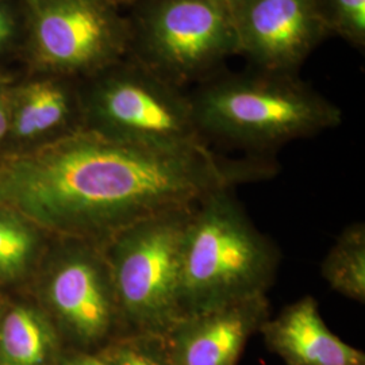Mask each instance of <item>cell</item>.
<instances>
[{
    "label": "cell",
    "instance_id": "1",
    "mask_svg": "<svg viewBox=\"0 0 365 365\" xmlns=\"http://www.w3.org/2000/svg\"><path fill=\"white\" fill-rule=\"evenodd\" d=\"M274 172L264 158H225L207 144L153 146L78 130L1 167L0 200L58 233L110 240Z\"/></svg>",
    "mask_w": 365,
    "mask_h": 365
},
{
    "label": "cell",
    "instance_id": "2",
    "mask_svg": "<svg viewBox=\"0 0 365 365\" xmlns=\"http://www.w3.org/2000/svg\"><path fill=\"white\" fill-rule=\"evenodd\" d=\"M280 250L250 221L233 188L200 199L191 211L182 250V317L265 295Z\"/></svg>",
    "mask_w": 365,
    "mask_h": 365
},
{
    "label": "cell",
    "instance_id": "3",
    "mask_svg": "<svg viewBox=\"0 0 365 365\" xmlns=\"http://www.w3.org/2000/svg\"><path fill=\"white\" fill-rule=\"evenodd\" d=\"M205 138L248 149L274 150L334 129L342 111L292 73L257 71L206 81L190 95Z\"/></svg>",
    "mask_w": 365,
    "mask_h": 365
},
{
    "label": "cell",
    "instance_id": "4",
    "mask_svg": "<svg viewBox=\"0 0 365 365\" xmlns=\"http://www.w3.org/2000/svg\"><path fill=\"white\" fill-rule=\"evenodd\" d=\"M194 206L137 222L110 238L107 261L130 333L164 337L182 318V241Z\"/></svg>",
    "mask_w": 365,
    "mask_h": 365
},
{
    "label": "cell",
    "instance_id": "5",
    "mask_svg": "<svg viewBox=\"0 0 365 365\" xmlns=\"http://www.w3.org/2000/svg\"><path fill=\"white\" fill-rule=\"evenodd\" d=\"M131 34L140 64L179 88L238 53L229 0H146Z\"/></svg>",
    "mask_w": 365,
    "mask_h": 365
},
{
    "label": "cell",
    "instance_id": "6",
    "mask_svg": "<svg viewBox=\"0 0 365 365\" xmlns=\"http://www.w3.org/2000/svg\"><path fill=\"white\" fill-rule=\"evenodd\" d=\"M87 113L108 138L153 146L207 144L197 130L190 95L140 63L108 72L92 87Z\"/></svg>",
    "mask_w": 365,
    "mask_h": 365
},
{
    "label": "cell",
    "instance_id": "7",
    "mask_svg": "<svg viewBox=\"0 0 365 365\" xmlns=\"http://www.w3.org/2000/svg\"><path fill=\"white\" fill-rule=\"evenodd\" d=\"M131 36L108 0H39L34 51L53 72L105 71L128 49Z\"/></svg>",
    "mask_w": 365,
    "mask_h": 365
},
{
    "label": "cell",
    "instance_id": "8",
    "mask_svg": "<svg viewBox=\"0 0 365 365\" xmlns=\"http://www.w3.org/2000/svg\"><path fill=\"white\" fill-rule=\"evenodd\" d=\"M238 53L257 71L295 73L330 34L321 0H229Z\"/></svg>",
    "mask_w": 365,
    "mask_h": 365
},
{
    "label": "cell",
    "instance_id": "9",
    "mask_svg": "<svg viewBox=\"0 0 365 365\" xmlns=\"http://www.w3.org/2000/svg\"><path fill=\"white\" fill-rule=\"evenodd\" d=\"M49 299L83 345L107 339L122 319L110 264L88 252H73L61 260L51 279Z\"/></svg>",
    "mask_w": 365,
    "mask_h": 365
},
{
    "label": "cell",
    "instance_id": "10",
    "mask_svg": "<svg viewBox=\"0 0 365 365\" xmlns=\"http://www.w3.org/2000/svg\"><path fill=\"white\" fill-rule=\"evenodd\" d=\"M269 317L265 295L180 318L164 336L173 365H237Z\"/></svg>",
    "mask_w": 365,
    "mask_h": 365
},
{
    "label": "cell",
    "instance_id": "11",
    "mask_svg": "<svg viewBox=\"0 0 365 365\" xmlns=\"http://www.w3.org/2000/svg\"><path fill=\"white\" fill-rule=\"evenodd\" d=\"M259 331L265 346L286 365H365V353L327 327L310 295L268 317Z\"/></svg>",
    "mask_w": 365,
    "mask_h": 365
},
{
    "label": "cell",
    "instance_id": "12",
    "mask_svg": "<svg viewBox=\"0 0 365 365\" xmlns=\"http://www.w3.org/2000/svg\"><path fill=\"white\" fill-rule=\"evenodd\" d=\"M321 274L333 291L364 304V222H354L341 232L322 261Z\"/></svg>",
    "mask_w": 365,
    "mask_h": 365
},
{
    "label": "cell",
    "instance_id": "13",
    "mask_svg": "<svg viewBox=\"0 0 365 365\" xmlns=\"http://www.w3.org/2000/svg\"><path fill=\"white\" fill-rule=\"evenodd\" d=\"M0 345L6 365H43L54 351L56 334L38 314L19 307L6 317Z\"/></svg>",
    "mask_w": 365,
    "mask_h": 365
},
{
    "label": "cell",
    "instance_id": "14",
    "mask_svg": "<svg viewBox=\"0 0 365 365\" xmlns=\"http://www.w3.org/2000/svg\"><path fill=\"white\" fill-rule=\"evenodd\" d=\"M72 114V96L57 81H39L24 91L15 115L19 137H34L66 125Z\"/></svg>",
    "mask_w": 365,
    "mask_h": 365
},
{
    "label": "cell",
    "instance_id": "15",
    "mask_svg": "<svg viewBox=\"0 0 365 365\" xmlns=\"http://www.w3.org/2000/svg\"><path fill=\"white\" fill-rule=\"evenodd\" d=\"M95 354L107 365H173L164 337L146 333H130Z\"/></svg>",
    "mask_w": 365,
    "mask_h": 365
},
{
    "label": "cell",
    "instance_id": "16",
    "mask_svg": "<svg viewBox=\"0 0 365 365\" xmlns=\"http://www.w3.org/2000/svg\"><path fill=\"white\" fill-rule=\"evenodd\" d=\"M321 9L330 33L364 48L365 0H321Z\"/></svg>",
    "mask_w": 365,
    "mask_h": 365
},
{
    "label": "cell",
    "instance_id": "17",
    "mask_svg": "<svg viewBox=\"0 0 365 365\" xmlns=\"http://www.w3.org/2000/svg\"><path fill=\"white\" fill-rule=\"evenodd\" d=\"M31 235L18 223L0 220V274L21 271L31 253Z\"/></svg>",
    "mask_w": 365,
    "mask_h": 365
},
{
    "label": "cell",
    "instance_id": "18",
    "mask_svg": "<svg viewBox=\"0 0 365 365\" xmlns=\"http://www.w3.org/2000/svg\"><path fill=\"white\" fill-rule=\"evenodd\" d=\"M58 365H107L105 361L95 353L78 352L71 353L60 360Z\"/></svg>",
    "mask_w": 365,
    "mask_h": 365
},
{
    "label": "cell",
    "instance_id": "19",
    "mask_svg": "<svg viewBox=\"0 0 365 365\" xmlns=\"http://www.w3.org/2000/svg\"><path fill=\"white\" fill-rule=\"evenodd\" d=\"M14 33V21L6 9L0 6V48L11 38Z\"/></svg>",
    "mask_w": 365,
    "mask_h": 365
},
{
    "label": "cell",
    "instance_id": "20",
    "mask_svg": "<svg viewBox=\"0 0 365 365\" xmlns=\"http://www.w3.org/2000/svg\"><path fill=\"white\" fill-rule=\"evenodd\" d=\"M7 129H9V115H7L6 103H4L3 98H1V93H0V140L4 137Z\"/></svg>",
    "mask_w": 365,
    "mask_h": 365
},
{
    "label": "cell",
    "instance_id": "21",
    "mask_svg": "<svg viewBox=\"0 0 365 365\" xmlns=\"http://www.w3.org/2000/svg\"><path fill=\"white\" fill-rule=\"evenodd\" d=\"M7 81H9V80H7V78H0V86H3V84H6V83H7Z\"/></svg>",
    "mask_w": 365,
    "mask_h": 365
}]
</instances>
